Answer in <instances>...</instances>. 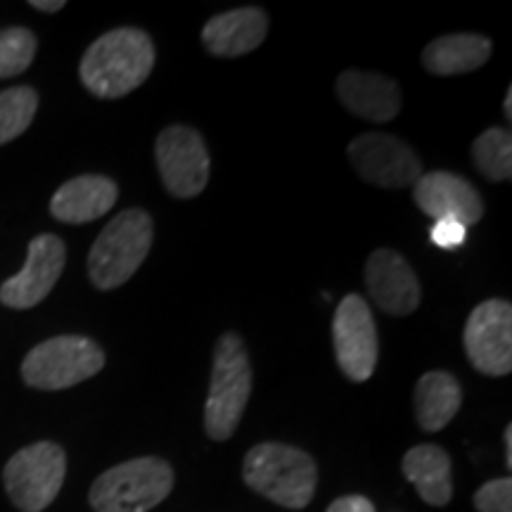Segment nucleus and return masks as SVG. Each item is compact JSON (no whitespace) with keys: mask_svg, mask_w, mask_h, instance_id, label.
Listing matches in <instances>:
<instances>
[{"mask_svg":"<svg viewBox=\"0 0 512 512\" xmlns=\"http://www.w3.org/2000/svg\"><path fill=\"white\" fill-rule=\"evenodd\" d=\"M119 188L107 176H76L50 200V214L62 223H91L117 204Z\"/></svg>","mask_w":512,"mask_h":512,"instance_id":"obj_17","label":"nucleus"},{"mask_svg":"<svg viewBox=\"0 0 512 512\" xmlns=\"http://www.w3.org/2000/svg\"><path fill=\"white\" fill-rule=\"evenodd\" d=\"M242 477L249 489L275 505L302 510L316 494L318 470L313 458L302 448L266 441L249 448Z\"/></svg>","mask_w":512,"mask_h":512,"instance_id":"obj_2","label":"nucleus"},{"mask_svg":"<svg viewBox=\"0 0 512 512\" xmlns=\"http://www.w3.org/2000/svg\"><path fill=\"white\" fill-rule=\"evenodd\" d=\"M472 159L479 174L501 183L512 176V136L508 128H486L472 143Z\"/></svg>","mask_w":512,"mask_h":512,"instance_id":"obj_21","label":"nucleus"},{"mask_svg":"<svg viewBox=\"0 0 512 512\" xmlns=\"http://www.w3.org/2000/svg\"><path fill=\"white\" fill-rule=\"evenodd\" d=\"M366 285L373 302L389 316H411L420 306L422 290L413 268L399 252L375 249L366 261Z\"/></svg>","mask_w":512,"mask_h":512,"instance_id":"obj_14","label":"nucleus"},{"mask_svg":"<svg viewBox=\"0 0 512 512\" xmlns=\"http://www.w3.org/2000/svg\"><path fill=\"white\" fill-rule=\"evenodd\" d=\"M413 200L430 219H453L465 228L484 216V202L475 185L448 171L422 174L413 185Z\"/></svg>","mask_w":512,"mask_h":512,"instance_id":"obj_13","label":"nucleus"},{"mask_svg":"<svg viewBox=\"0 0 512 512\" xmlns=\"http://www.w3.org/2000/svg\"><path fill=\"white\" fill-rule=\"evenodd\" d=\"M332 344L342 373L354 382H366L377 366V330L373 313L363 297L347 294L332 318Z\"/></svg>","mask_w":512,"mask_h":512,"instance_id":"obj_9","label":"nucleus"},{"mask_svg":"<svg viewBox=\"0 0 512 512\" xmlns=\"http://www.w3.org/2000/svg\"><path fill=\"white\" fill-rule=\"evenodd\" d=\"M155 238V223L143 209H126L107 223L88 254V275L98 290H117L143 266Z\"/></svg>","mask_w":512,"mask_h":512,"instance_id":"obj_4","label":"nucleus"},{"mask_svg":"<svg viewBox=\"0 0 512 512\" xmlns=\"http://www.w3.org/2000/svg\"><path fill=\"white\" fill-rule=\"evenodd\" d=\"M155 157L164 188L178 200H190L207 188L211 159L195 128L183 124L164 128L157 136Z\"/></svg>","mask_w":512,"mask_h":512,"instance_id":"obj_8","label":"nucleus"},{"mask_svg":"<svg viewBox=\"0 0 512 512\" xmlns=\"http://www.w3.org/2000/svg\"><path fill=\"white\" fill-rule=\"evenodd\" d=\"M463 406V389L451 373L434 370L415 384V418L422 432H441Z\"/></svg>","mask_w":512,"mask_h":512,"instance_id":"obj_19","label":"nucleus"},{"mask_svg":"<svg viewBox=\"0 0 512 512\" xmlns=\"http://www.w3.org/2000/svg\"><path fill=\"white\" fill-rule=\"evenodd\" d=\"M430 238L439 249H460L467 240V228L453 219H441L432 226Z\"/></svg>","mask_w":512,"mask_h":512,"instance_id":"obj_25","label":"nucleus"},{"mask_svg":"<svg viewBox=\"0 0 512 512\" xmlns=\"http://www.w3.org/2000/svg\"><path fill=\"white\" fill-rule=\"evenodd\" d=\"M67 475V456L53 441L24 446L3 470L5 491L22 512H41L60 494Z\"/></svg>","mask_w":512,"mask_h":512,"instance_id":"obj_7","label":"nucleus"},{"mask_svg":"<svg viewBox=\"0 0 512 512\" xmlns=\"http://www.w3.org/2000/svg\"><path fill=\"white\" fill-rule=\"evenodd\" d=\"M505 117H512V88H508V93H505Z\"/></svg>","mask_w":512,"mask_h":512,"instance_id":"obj_29","label":"nucleus"},{"mask_svg":"<svg viewBox=\"0 0 512 512\" xmlns=\"http://www.w3.org/2000/svg\"><path fill=\"white\" fill-rule=\"evenodd\" d=\"M491 55V41L477 34H451L432 41L422 53V67L437 76L470 74L484 67Z\"/></svg>","mask_w":512,"mask_h":512,"instance_id":"obj_20","label":"nucleus"},{"mask_svg":"<svg viewBox=\"0 0 512 512\" xmlns=\"http://www.w3.org/2000/svg\"><path fill=\"white\" fill-rule=\"evenodd\" d=\"M337 95L351 114L377 124L392 121L401 112V91L396 81L375 72H342L337 79Z\"/></svg>","mask_w":512,"mask_h":512,"instance_id":"obj_15","label":"nucleus"},{"mask_svg":"<svg viewBox=\"0 0 512 512\" xmlns=\"http://www.w3.org/2000/svg\"><path fill=\"white\" fill-rule=\"evenodd\" d=\"M155 67V43L143 29L121 27L100 36L83 55L79 76L95 98L114 100L143 86Z\"/></svg>","mask_w":512,"mask_h":512,"instance_id":"obj_1","label":"nucleus"},{"mask_svg":"<svg viewBox=\"0 0 512 512\" xmlns=\"http://www.w3.org/2000/svg\"><path fill=\"white\" fill-rule=\"evenodd\" d=\"M31 8L41 12H57L64 8V0H53V3H48V0H31Z\"/></svg>","mask_w":512,"mask_h":512,"instance_id":"obj_27","label":"nucleus"},{"mask_svg":"<svg viewBox=\"0 0 512 512\" xmlns=\"http://www.w3.org/2000/svg\"><path fill=\"white\" fill-rule=\"evenodd\" d=\"M349 159L363 181L380 188H406L422 176L413 147L387 133H363L349 145Z\"/></svg>","mask_w":512,"mask_h":512,"instance_id":"obj_11","label":"nucleus"},{"mask_svg":"<svg viewBox=\"0 0 512 512\" xmlns=\"http://www.w3.org/2000/svg\"><path fill=\"white\" fill-rule=\"evenodd\" d=\"M505 463H508V467H512V425L505 427Z\"/></svg>","mask_w":512,"mask_h":512,"instance_id":"obj_28","label":"nucleus"},{"mask_svg":"<svg viewBox=\"0 0 512 512\" xmlns=\"http://www.w3.org/2000/svg\"><path fill=\"white\" fill-rule=\"evenodd\" d=\"M38 110V93L29 86H17L0 93V145L22 136Z\"/></svg>","mask_w":512,"mask_h":512,"instance_id":"obj_22","label":"nucleus"},{"mask_svg":"<svg viewBox=\"0 0 512 512\" xmlns=\"http://www.w3.org/2000/svg\"><path fill=\"white\" fill-rule=\"evenodd\" d=\"M252 394V363L238 332H226L214 351L209 396L204 403V430L214 441H226L238 430Z\"/></svg>","mask_w":512,"mask_h":512,"instance_id":"obj_3","label":"nucleus"},{"mask_svg":"<svg viewBox=\"0 0 512 512\" xmlns=\"http://www.w3.org/2000/svg\"><path fill=\"white\" fill-rule=\"evenodd\" d=\"M465 354L479 373L489 377L512 370V306L503 299H486L470 313L463 332Z\"/></svg>","mask_w":512,"mask_h":512,"instance_id":"obj_10","label":"nucleus"},{"mask_svg":"<svg viewBox=\"0 0 512 512\" xmlns=\"http://www.w3.org/2000/svg\"><path fill=\"white\" fill-rule=\"evenodd\" d=\"M174 489V470L162 458H136L114 465L91 486L95 512H150Z\"/></svg>","mask_w":512,"mask_h":512,"instance_id":"obj_5","label":"nucleus"},{"mask_svg":"<svg viewBox=\"0 0 512 512\" xmlns=\"http://www.w3.org/2000/svg\"><path fill=\"white\" fill-rule=\"evenodd\" d=\"M477 512H512V479H491L475 494Z\"/></svg>","mask_w":512,"mask_h":512,"instance_id":"obj_24","label":"nucleus"},{"mask_svg":"<svg viewBox=\"0 0 512 512\" xmlns=\"http://www.w3.org/2000/svg\"><path fill=\"white\" fill-rule=\"evenodd\" d=\"M403 477L415 486L422 501L432 508H444L453 498L451 458L437 444L413 446L403 456Z\"/></svg>","mask_w":512,"mask_h":512,"instance_id":"obj_18","label":"nucleus"},{"mask_svg":"<svg viewBox=\"0 0 512 512\" xmlns=\"http://www.w3.org/2000/svg\"><path fill=\"white\" fill-rule=\"evenodd\" d=\"M328 512H375V505L366 496H342L330 505Z\"/></svg>","mask_w":512,"mask_h":512,"instance_id":"obj_26","label":"nucleus"},{"mask_svg":"<svg viewBox=\"0 0 512 512\" xmlns=\"http://www.w3.org/2000/svg\"><path fill=\"white\" fill-rule=\"evenodd\" d=\"M105 368V351L93 339L62 335L41 342L24 358L22 380L43 392H60L91 380Z\"/></svg>","mask_w":512,"mask_h":512,"instance_id":"obj_6","label":"nucleus"},{"mask_svg":"<svg viewBox=\"0 0 512 512\" xmlns=\"http://www.w3.org/2000/svg\"><path fill=\"white\" fill-rule=\"evenodd\" d=\"M268 17L259 8H238L211 17L202 29V41L211 55L240 57L266 41Z\"/></svg>","mask_w":512,"mask_h":512,"instance_id":"obj_16","label":"nucleus"},{"mask_svg":"<svg viewBox=\"0 0 512 512\" xmlns=\"http://www.w3.org/2000/svg\"><path fill=\"white\" fill-rule=\"evenodd\" d=\"M67 264V247L57 235L43 233L29 242L27 264L0 285V304L8 309H34L53 292Z\"/></svg>","mask_w":512,"mask_h":512,"instance_id":"obj_12","label":"nucleus"},{"mask_svg":"<svg viewBox=\"0 0 512 512\" xmlns=\"http://www.w3.org/2000/svg\"><path fill=\"white\" fill-rule=\"evenodd\" d=\"M36 46V36L29 29H0V79L27 72L36 57Z\"/></svg>","mask_w":512,"mask_h":512,"instance_id":"obj_23","label":"nucleus"}]
</instances>
